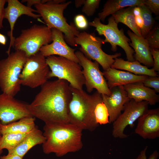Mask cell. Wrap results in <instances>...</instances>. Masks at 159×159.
Returning a JSON list of instances; mask_svg holds the SVG:
<instances>
[{
    "label": "cell",
    "mask_w": 159,
    "mask_h": 159,
    "mask_svg": "<svg viewBox=\"0 0 159 159\" xmlns=\"http://www.w3.org/2000/svg\"><path fill=\"white\" fill-rule=\"evenodd\" d=\"M135 20L137 26L140 29L142 28L143 26V20L141 15H140L135 16Z\"/></svg>",
    "instance_id": "cell-39"
},
{
    "label": "cell",
    "mask_w": 159,
    "mask_h": 159,
    "mask_svg": "<svg viewBox=\"0 0 159 159\" xmlns=\"http://www.w3.org/2000/svg\"><path fill=\"white\" fill-rule=\"evenodd\" d=\"M28 105L31 115L45 123H68V106L72 97L69 83L59 79L47 81Z\"/></svg>",
    "instance_id": "cell-1"
},
{
    "label": "cell",
    "mask_w": 159,
    "mask_h": 159,
    "mask_svg": "<svg viewBox=\"0 0 159 159\" xmlns=\"http://www.w3.org/2000/svg\"><path fill=\"white\" fill-rule=\"evenodd\" d=\"M148 147L146 146L140 152L136 159H147L146 152ZM159 156V153L156 150H155L150 156L148 159H157Z\"/></svg>",
    "instance_id": "cell-35"
},
{
    "label": "cell",
    "mask_w": 159,
    "mask_h": 159,
    "mask_svg": "<svg viewBox=\"0 0 159 159\" xmlns=\"http://www.w3.org/2000/svg\"><path fill=\"white\" fill-rule=\"evenodd\" d=\"M7 6L4 8V18L6 19L10 24V31L8 35L10 37V42L8 50V55L10 53L11 47H13L15 37L13 36V31L15 23L18 18L22 15H26L34 19L39 18V14L34 13L37 12L36 10L25 6L18 0H7Z\"/></svg>",
    "instance_id": "cell-16"
},
{
    "label": "cell",
    "mask_w": 159,
    "mask_h": 159,
    "mask_svg": "<svg viewBox=\"0 0 159 159\" xmlns=\"http://www.w3.org/2000/svg\"><path fill=\"white\" fill-rule=\"evenodd\" d=\"M46 58L50 69L49 79L56 77L64 80L69 83L71 87L83 89L85 80L81 67L78 63L56 55L50 56Z\"/></svg>",
    "instance_id": "cell-6"
},
{
    "label": "cell",
    "mask_w": 159,
    "mask_h": 159,
    "mask_svg": "<svg viewBox=\"0 0 159 159\" xmlns=\"http://www.w3.org/2000/svg\"><path fill=\"white\" fill-rule=\"evenodd\" d=\"M150 48L159 49V28L155 26L145 37Z\"/></svg>",
    "instance_id": "cell-29"
},
{
    "label": "cell",
    "mask_w": 159,
    "mask_h": 159,
    "mask_svg": "<svg viewBox=\"0 0 159 159\" xmlns=\"http://www.w3.org/2000/svg\"><path fill=\"white\" fill-rule=\"evenodd\" d=\"M70 87L72 97L68 106L69 122L82 130L93 131L99 125L95 121L94 110L96 104L102 99L101 94L96 91L90 95L83 89Z\"/></svg>",
    "instance_id": "cell-3"
},
{
    "label": "cell",
    "mask_w": 159,
    "mask_h": 159,
    "mask_svg": "<svg viewBox=\"0 0 159 159\" xmlns=\"http://www.w3.org/2000/svg\"><path fill=\"white\" fill-rule=\"evenodd\" d=\"M27 58L23 51L15 50L0 60V88L2 93L14 97L20 91L19 76Z\"/></svg>",
    "instance_id": "cell-5"
},
{
    "label": "cell",
    "mask_w": 159,
    "mask_h": 159,
    "mask_svg": "<svg viewBox=\"0 0 159 159\" xmlns=\"http://www.w3.org/2000/svg\"><path fill=\"white\" fill-rule=\"evenodd\" d=\"M139 6L140 10L143 23V26L140 31L142 37L145 38L153 29L155 21L152 16V13L145 4Z\"/></svg>",
    "instance_id": "cell-27"
},
{
    "label": "cell",
    "mask_w": 159,
    "mask_h": 159,
    "mask_svg": "<svg viewBox=\"0 0 159 159\" xmlns=\"http://www.w3.org/2000/svg\"><path fill=\"white\" fill-rule=\"evenodd\" d=\"M43 134L46 138L42 150L46 154L54 153L58 157L81 149L82 130L70 122L45 123Z\"/></svg>",
    "instance_id": "cell-2"
},
{
    "label": "cell",
    "mask_w": 159,
    "mask_h": 159,
    "mask_svg": "<svg viewBox=\"0 0 159 159\" xmlns=\"http://www.w3.org/2000/svg\"><path fill=\"white\" fill-rule=\"evenodd\" d=\"M110 95L101 94L102 100L106 107L109 114V123H113L121 114L125 105L130 100L123 85L110 89Z\"/></svg>",
    "instance_id": "cell-15"
},
{
    "label": "cell",
    "mask_w": 159,
    "mask_h": 159,
    "mask_svg": "<svg viewBox=\"0 0 159 159\" xmlns=\"http://www.w3.org/2000/svg\"><path fill=\"white\" fill-rule=\"evenodd\" d=\"M115 60L111 67L112 68L126 70L136 75L158 76L157 73L153 69H149L148 67L141 65L137 60L130 62L118 57Z\"/></svg>",
    "instance_id": "cell-22"
},
{
    "label": "cell",
    "mask_w": 159,
    "mask_h": 159,
    "mask_svg": "<svg viewBox=\"0 0 159 159\" xmlns=\"http://www.w3.org/2000/svg\"><path fill=\"white\" fill-rule=\"evenodd\" d=\"M150 52L153 60V66L152 68L155 71H159V50L150 48Z\"/></svg>",
    "instance_id": "cell-34"
},
{
    "label": "cell",
    "mask_w": 159,
    "mask_h": 159,
    "mask_svg": "<svg viewBox=\"0 0 159 159\" xmlns=\"http://www.w3.org/2000/svg\"><path fill=\"white\" fill-rule=\"evenodd\" d=\"M148 103L145 101L137 102L133 99L125 105L123 112L112 123V135L115 138L124 139L128 136L124 131L127 126L133 127L134 123L148 110Z\"/></svg>",
    "instance_id": "cell-12"
},
{
    "label": "cell",
    "mask_w": 159,
    "mask_h": 159,
    "mask_svg": "<svg viewBox=\"0 0 159 159\" xmlns=\"http://www.w3.org/2000/svg\"><path fill=\"white\" fill-rule=\"evenodd\" d=\"M46 140L42 132L36 126L18 145L8 151V153L16 154L23 158L31 148L36 145L43 144Z\"/></svg>",
    "instance_id": "cell-21"
},
{
    "label": "cell",
    "mask_w": 159,
    "mask_h": 159,
    "mask_svg": "<svg viewBox=\"0 0 159 159\" xmlns=\"http://www.w3.org/2000/svg\"><path fill=\"white\" fill-rule=\"evenodd\" d=\"M127 33L131 41L129 45L133 48L135 60L148 67H153V60L149 47L146 39L135 34L130 30Z\"/></svg>",
    "instance_id": "cell-19"
},
{
    "label": "cell",
    "mask_w": 159,
    "mask_h": 159,
    "mask_svg": "<svg viewBox=\"0 0 159 159\" xmlns=\"http://www.w3.org/2000/svg\"><path fill=\"white\" fill-rule=\"evenodd\" d=\"M6 0H0V30L3 28V21L4 19V5Z\"/></svg>",
    "instance_id": "cell-36"
},
{
    "label": "cell",
    "mask_w": 159,
    "mask_h": 159,
    "mask_svg": "<svg viewBox=\"0 0 159 159\" xmlns=\"http://www.w3.org/2000/svg\"><path fill=\"white\" fill-rule=\"evenodd\" d=\"M75 54L79 60V64L82 67V73L85 80V85L89 93L94 89L101 94L110 95L111 91L109 88L103 73L100 70L99 63L87 58L80 51Z\"/></svg>",
    "instance_id": "cell-11"
},
{
    "label": "cell",
    "mask_w": 159,
    "mask_h": 159,
    "mask_svg": "<svg viewBox=\"0 0 159 159\" xmlns=\"http://www.w3.org/2000/svg\"><path fill=\"white\" fill-rule=\"evenodd\" d=\"M51 29L52 42L42 46L39 51L45 57L51 55H58L79 63V60L75 53V49L67 44L63 33L54 28Z\"/></svg>",
    "instance_id": "cell-14"
},
{
    "label": "cell",
    "mask_w": 159,
    "mask_h": 159,
    "mask_svg": "<svg viewBox=\"0 0 159 159\" xmlns=\"http://www.w3.org/2000/svg\"><path fill=\"white\" fill-rule=\"evenodd\" d=\"M1 123H0V135H1Z\"/></svg>",
    "instance_id": "cell-43"
},
{
    "label": "cell",
    "mask_w": 159,
    "mask_h": 159,
    "mask_svg": "<svg viewBox=\"0 0 159 159\" xmlns=\"http://www.w3.org/2000/svg\"><path fill=\"white\" fill-rule=\"evenodd\" d=\"M135 7L130 6L122 8L112 14V16L116 23H123L130 28L135 34L142 37L140 29L136 24L133 14Z\"/></svg>",
    "instance_id": "cell-25"
},
{
    "label": "cell",
    "mask_w": 159,
    "mask_h": 159,
    "mask_svg": "<svg viewBox=\"0 0 159 159\" xmlns=\"http://www.w3.org/2000/svg\"><path fill=\"white\" fill-rule=\"evenodd\" d=\"M1 135H0V155H1L3 152V150L1 149L0 146L1 140Z\"/></svg>",
    "instance_id": "cell-42"
},
{
    "label": "cell",
    "mask_w": 159,
    "mask_h": 159,
    "mask_svg": "<svg viewBox=\"0 0 159 159\" xmlns=\"http://www.w3.org/2000/svg\"><path fill=\"white\" fill-rule=\"evenodd\" d=\"M50 72L46 58L40 52L28 57L19 79L21 85L34 88L47 81Z\"/></svg>",
    "instance_id": "cell-10"
},
{
    "label": "cell",
    "mask_w": 159,
    "mask_h": 159,
    "mask_svg": "<svg viewBox=\"0 0 159 159\" xmlns=\"http://www.w3.org/2000/svg\"><path fill=\"white\" fill-rule=\"evenodd\" d=\"M108 86L110 90L113 87L137 82H143L148 76L138 75L128 72L109 68L103 72Z\"/></svg>",
    "instance_id": "cell-20"
},
{
    "label": "cell",
    "mask_w": 159,
    "mask_h": 159,
    "mask_svg": "<svg viewBox=\"0 0 159 159\" xmlns=\"http://www.w3.org/2000/svg\"><path fill=\"white\" fill-rule=\"evenodd\" d=\"M96 122L99 125L109 123V114L102 99L96 104L94 110Z\"/></svg>",
    "instance_id": "cell-28"
},
{
    "label": "cell",
    "mask_w": 159,
    "mask_h": 159,
    "mask_svg": "<svg viewBox=\"0 0 159 159\" xmlns=\"http://www.w3.org/2000/svg\"><path fill=\"white\" fill-rule=\"evenodd\" d=\"M145 4L152 13L157 15L159 12V0H145Z\"/></svg>",
    "instance_id": "cell-32"
},
{
    "label": "cell",
    "mask_w": 159,
    "mask_h": 159,
    "mask_svg": "<svg viewBox=\"0 0 159 159\" xmlns=\"http://www.w3.org/2000/svg\"><path fill=\"white\" fill-rule=\"evenodd\" d=\"M6 37L4 35L0 33V44L4 45L6 43Z\"/></svg>",
    "instance_id": "cell-41"
},
{
    "label": "cell",
    "mask_w": 159,
    "mask_h": 159,
    "mask_svg": "<svg viewBox=\"0 0 159 159\" xmlns=\"http://www.w3.org/2000/svg\"><path fill=\"white\" fill-rule=\"evenodd\" d=\"M108 21L107 24H104L101 22L98 17H96L89 24L95 28L99 35H103L105 37L104 43L108 42L110 44L112 51H116L117 46H119L124 51L127 61H135V52L129 45L130 39L125 34L122 28L120 30L118 29V24L116 22L112 16L108 19Z\"/></svg>",
    "instance_id": "cell-9"
},
{
    "label": "cell",
    "mask_w": 159,
    "mask_h": 159,
    "mask_svg": "<svg viewBox=\"0 0 159 159\" xmlns=\"http://www.w3.org/2000/svg\"><path fill=\"white\" fill-rule=\"evenodd\" d=\"M21 32L18 37L15 38L13 47L15 50L23 51L28 57L52 42V29L46 25L35 24Z\"/></svg>",
    "instance_id": "cell-7"
},
{
    "label": "cell",
    "mask_w": 159,
    "mask_h": 159,
    "mask_svg": "<svg viewBox=\"0 0 159 159\" xmlns=\"http://www.w3.org/2000/svg\"><path fill=\"white\" fill-rule=\"evenodd\" d=\"M9 133L1 135L0 146L8 151L16 148L29 133Z\"/></svg>",
    "instance_id": "cell-26"
},
{
    "label": "cell",
    "mask_w": 159,
    "mask_h": 159,
    "mask_svg": "<svg viewBox=\"0 0 159 159\" xmlns=\"http://www.w3.org/2000/svg\"><path fill=\"white\" fill-rule=\"evenodd\" d=\"M146 87L153 88L156 93L159 92V76H148L142 82Z\"/></svg>",
    "instance_id": "cell-31"
},
{
    "label": "cell",
    "mask_w": 159,
    "mask_h": 159,
    "mask_svg": "<svg viewBox=\"0 0 159 159\" xmlns=\"http://www.w3.org/2000/svg\"><path fill=\"white\" fill-rule=\"evenodd\" d=\"M74 22L77 29H86L88 26L87 21L84 15L78 14L74 17Z\"/></svg>",
    "instance_id": "cell-33"
},
{
    "label": "cell",
    "mask_w": 159,
    "mask_h": 159,
    "mask_svg": "<svg viewBox=\"0 0 159 159\" xmlns=\"http://www.w3.org/2000/svg\"><path fill=\"white\" fill-rule=\"evenodd\" d=\"M145 0H108L104 4L98 18L104 22L106 17L126 7L138 6L144 4Z\"/></svg>",
    "instance_id": "cell-23"
},
{
    "label": "cell",
    "mask_w": 159,
    "mask_h": 159,
    "mask_svg": "<svg viewBox=\"0 0 159 159\" xmlns=\"http://www.w3.org/2000/svg\"><path fill=\"white\" fill-rule=\"evenodd\" d=\"M24 2H27V6L32 8L31 6L34 5L42 4V0H23L21 1V3Z\"/></svg>",
    "instance_id": "cell-37"
},
{
    "label": "cell",
    "mask_w": 159,
    "mask_h": 159,
    "mask_svg": "<svg viewBox=\"0 0 159 159\" xmlns=\"http://www.w3.org/2000/svg\"><path fill=\"white\" fill-rule=\"evenodd\" d=\"M75 43L80 45V51L88 59L98 62L104 71L110 68L115 62V59L121 55L120 53L110 55L102 50L104 40L96 36L94 33H89L84 31L80 32L75 38Z\"/></svg>",
    "instance_id": "cell-8"
},
{
    "label": "cell",
    "mask_w": 159,
    "mask_h": 159,
    "mask_svg": "<svg viewBox=\"0 0 159 159\" xmlns=\"http://www.w3.org/2000/svg\"><path fill=\"white\" fill-rule=\"evenodd\" d=\"M0 159H23V158L16 154L8 153L6 155L1 156Z\"/></svg>",
    "instance_id": "cell-38"
},
{
    "label": "cell",
    "mask_w": 159,
    "mask_h": 159,
    "mask_svg": "<svg viewBox=\"0 0 159 159\" xmlns=\"http://www.w3.org/2000/svg\"><path fill=\"white\" fill-rule=\"evenodd\" d=\"M72 2L69 1L59 4L46 0L45 3L35 5L37 12L42 17L46 26L54 28L63 33L65 42L73 47L77 46L74 39L80 32L73 23L68 24L64 16V10Z\"/></svg>",
    "instance_id": "cell-4"
},
{
    "label": "cell",
    "mask_w": 159,
    "mask_h": 159,
    "mask_svg": "<svg viewBox=\"0 0 159 159\" xmlns=\"http://www.w3.org/2000/svg\"><path fill=\"white\" fill-rule=\"evenodd\" d=\"M85 0H75L74 1L75 6L77 8H78L83 5Z\"/></svg>",
    "instance_id": "cell-40"
},
{
    "label": "cell",
    "mask_w": 159,
    "mask_h": 159,
    "mask_svg": "<svg viewBox=\"0 0 159 159\" xmlns=\"http://www.w3.org/2000/svg\"><path fill=\"white\" fill-rule=\"evenodd\" d=\"M128 97L137 102L145 101L150 105L159 101V95L155 90L145 86L142 82H137L123 85Z\"/></svg>",
    "instance_id": "cell-18"
},
{
    "label": "cell",
    "mask_w": 159,
    "mask_h": 159,
    "mask_svg": "<svg viewBox=\"0 0 159 159\" xmlns=\"http://www.w3.org/2000/svg\"><path fill=\"white\" fill-rule=\"evenodd\" d=\"M100 0H85L82 11L88 16H92L99 7Z\"/></svg>",
    "instance_id": "cell-30"
},
{
    "label": "cell",
    "mask_w": 159,
    "mask_h": 159,
    "mask_svg": "<svg viewBox=\"0 0 159 159\" xmlns=\"http://www.w3.org/2000/svg\"><path fill=\"white\" fill-rule=\"evenodd\" d=\"M135 133L144 139L159 137V108L148 110L138 119Z\"/></svg>",
    "instance_id": "cell-17"
},
{
    "label": "cell",
    "mask_w": 159,
    "mask_h": 159,
    "mask_svg": "<svg viewBox=\"0 0 159 159\" xmlns=\"http://www.w3.org/2000/svg\"><path fill=\"white\" fill-rule=\"evenodd\" d=\"M28 104L20 101L11 95L0 94V123L5 125L26 117L33 116Z\"/></svg>",
    "instance_id": "cell-13"
},
{
    "label": "cell",
    "mask_w": 159,
    "mask_h": 159,
    "mask_svg": "<svg viewBox=\"0 0 159 159\" xmlns=\"http://www.w3.org/2000/svg\"><path fill=\"white\" fill-rule=\"evenodd\" d=\"M35 117L33 116L22 118L17 122L3 125L1 124V135L9 133H28L36 127Z\"/></svg>",
    "instance_id": "cell-24"
}]
</instances>
